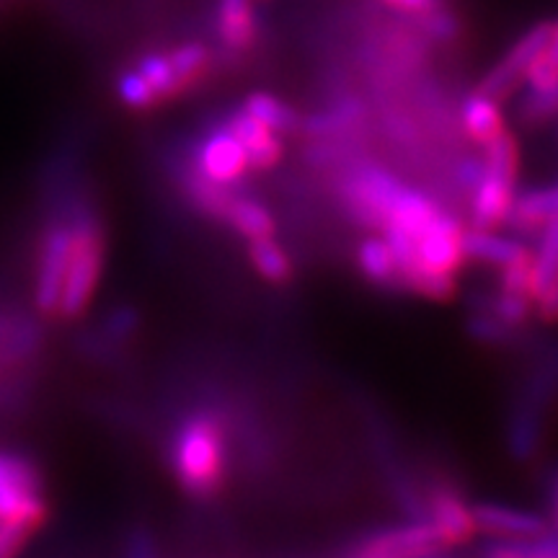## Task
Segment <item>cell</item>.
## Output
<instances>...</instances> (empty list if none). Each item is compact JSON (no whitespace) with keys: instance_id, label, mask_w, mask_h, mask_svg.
Returning <instances> with one entry per match:
<instances>
[{"instance_id":"6da1fadb","label":"cell","mask_w":558,"mask_h":558,"mask_svg":"<svg viewBox=\"0 0 558 558\" xmlns=\"http://www.w3.org/2000/svg\"><path fill=\"white\" fill-rule=\"evenodd\" d=\"M226 427L218 414L197 411L186 416L171 445V465L181 488L199 499L215 497L226 481Z\"/></svg>"},{"instance_id":"7a4b0ae2","label":"cell","mask_w":558,"mask_h":558,"mask_svg":"<svg viewBox=\"0 0 558 558\" xmlns=\"http://www.w3.org/2000/svg\"><path fill=\"white\" fill-rule=\"evenodd\" d=\"M70 226H73V241H70L65 288L58 313L62 318H75L86 311L104 267V228L99 215L88 207H78V213L70 218Z\"/></svg>"},{"instance_id":"3957f363","label":"cell","mask_w":558,"mask_h":558,"mask_svg":"<svg viewBox=\"0 0 558 558\" xmlns=\"http://www.w3.org/2000/svg\"><path fill=\"white\" fill-rule=\"evenodd\" d=\"M47 518L41 473L29 458L0 452V520L26 530L41 527Z\"/></svg>"},{"instance_id":"277c9868","label":"cell","mask_w":558,"mask_h":558,"mask_svg":"<svg viewBox=\"0 0 558 558\" xmlns=\"http://www.w3.org/2000/svg\"><path fill=\"white\" fill-rule=\"evenodd\" d=\"M401 186L403 181L383 166H360L347 177L344 186H341V197H344V205L360 226L383 230L390 202Z\"/></svg>"},{"instance_id":"5b68a950","label":"cell","mask_w":558,"mask_h":558,"mask_svg":"<svg viewBox=\"0 0 558 558\" xmlns=\"http://www.w3.org/2000/svg\"><path fill=\"white\" fill-rule=\"evenodd\" d=\"M550 34H554V21H538L533 24L525 34H520L509 50L501 54L499 62H494L486 70V75L481 78L478 88L481 94L492 96V99L505 101L514 94L520 86V81L525 78V70L533 65V60L546 50Z\"/></svg>"},{"instance_id":"8992f818","label":"cell","mask_w":558,"mask_h":558,"mask_svg":"<svg viewBox=\"0 0 558 558\" xmlns=\"http://www.w3.org/2000/svg\"><path fill=\"white\" fill-rule=\"evenodd\" d=\"M70 241H73L70 218H62L45 230V239L39 246L37 288H34V303H37L41 316H58L60 313V298L70 262Z\"/></svg>"},{"instance_id":"52a82bcc","label":"cell","mask_w":558,"mask_h":558,"mask_svg":"<svg viewBox=\"0 0 558 558\" xmlns=\"http://www.w3.org/2000/svg\"><path fill=\"white\" fill-rule=\"evenodd\" d=\"M445 548L429 520L380 530L354 550V558H432Z\"/></svg>"},{"instance_id":"ba28073f","label":"cell","mask_w":558,"mask_h":558,"mask_svg":"<svg viewBox=\"0 0 558 558\" xmlns=\"http://www.w3.org/2000/svg\"><path fill=\"white\" fill-rule=\"evenodd\" d=\"M194 163H197L194 171L220 186L241 184L251 171L246 150H243L239 137L228 130V124L220 130H213L202 140L197 153H194Z\"/></svg>"},{"instance_id":"9c48e42d","label":"cell","mask_w":558,"mask_h":558,"mask_svg":"<svg viewBox=\"0 0 558 558\" xmlns=\"http://www.w3.org/2000/svg\"><path fill=\"white\" fill-rule=\"evenodd\" d=\"M416 267L442 271V275H458L465 267L463 226L452 215L439 209L437 218L429 222V228L418 235Z\"/></svg>"},{"instance_id":"30bf717a","label":"cell","mask_w":558,"mask_h":558,"mask_svg":"<svg viewBox=\"0 0 558 558\" xmlns=\"http://www.w3.org/2000/svg\"><path fill=\"white\" fill-rule=\"evenodd\" d=\"M473 520H476V527L481 533L494 535L497 541H527L541 538V535L548 533V522L538 512L507 505H492V501L473 507Z\"/></svg>"},{"instance_id":"8fae6325","label":"cell","mask_w":558,"mask_h":558,"mask_svg":"<svg viewBox=\"0 0 558 558\" xmlns=\"http://www.w3.org/2000/svg\"><path fill=\"white\" fill-rule=\"evenodd\" d=\"M429 522L437 530L439 541L445 548L463 546L478 533L476 520H473V507L458 497L450 486H435L429 497Z\"/></svg>"},{"instance_id":"7c38bea8","label":"cell","mask_w":558,"mask_h":558,"mask_svg":"<svg viewBox=\"0 0 558 558\" xmlns=\"http://www.w3.org/2000/svg\"><path fill=\"white\" fill-rule=\"evenodd\" d=\"M228 130L239 137L243 150H246L248 169L269 171L284 158L282 137L269 128H264V124L259 120H254L243 107L230 114Z\"/></svg>"},{"instance_id":"4fadbf2b","label":"cell","mask_w":558,"mask_h":558,"mask_svg":"<svg viewBox=\"0 0 558 558\" xmlns=\"http://www.w3.org/2000/svg\"><path fill=\"white\" fill-rule=\"evenodd\" d=\"M471 199V222L473 228H499L507 226L509 213H512L514 199V181L488 177L484 173L476 186H473Z\"/></svg>"},{"instance_id":"5bb4252c","label":"cell","mask_w":558,"mask_h":558,"mask_svg":"<svg viewBox=\"0 0 558 558\" xmlns=\"http://www.w3.org/2000/svg\"><path fill=\"white\" fill-rule=\"evenodd\" d=\"M439 207L432 202L427 194L411 190V186L403 184L399 194H396L393 202H390L388 218L383 230H396V233L409 235V239L418 241V235L429 228V222L437 218Z\"/></svg>"},{"instance_id":"9a60e30c","label":"cell","mask_w":558,"mask_h":558,"mask_svg":"<svg viewBox=\"0 0 558 558\" xmlns=\"http://www.w3.org/2000/svg\"><path fill=\"white\" fill-rule=\"evenodd\" d=\"M460 122H463V132L469 135L471 143L481 145V148H484L488 140H494L499 132L507 130L505 114H501V101L481 94V90H473L463 99Z\"/></svg>"},{"instance_id":"2e32d148","label":"cell","mask_w":558,"mask_h":558,"mask_svg":"<svg viewBox=\"0 0 558 558\" xmlns=\"http://www.w3.org/2000/svg\"><path fill=\"white\" fill-rule=\"evenodd\" d=\"M525 248L527 246H522L520 241L507 239V235H499L497 230H492V228L463 230L465 262H476V264H486V267L501 269L505 264L518 259Z\"/></svg>"},{"instance_id":"e0dca14e","label":"cell","mask_w":558,"mask_h":558,"mask_svg":"<svg viewBox=\"0 0 558 558\" xmlns=\"http://www.w3.org/2000/svg\"><path fill=\"white\" fill-rule=\"evenodd\" d=\"M218 37L230 52H246L256 39L254 0H220Z\"/></svg>"},{"instance_id":"ac0fdd59","label":"cell","mask_w":558,"mask_h":558,"mask_svg":"<svg viewBox=\"0 0 558 558\" xmlns=\"http://www.w3.org/2000/svg\"><path fill=\"white\" fill-rule=\"evenodd\" d=\"M554 218H558V184L520 194L509 213L507 226L518 233H541V228Z\"/></svg>"},{"instance_id":"d6986e66","label":"cell","mask_w":558,"mask_h":558,"mask_svg":"<svg viewBox=\"0 0 558 558\" xmlns=\"http://www.w3.org/2000/svg\"><path fill=\"white\" fill-rule=\"evenodd\" d=\"M357 267L369 282L380 284V288L399 284V264H396L393 251H390L388 241L378 239V235H369L360 243Z\"/></svg>"},{"instance_id":"ffe728a7","label":"cell","mask_w":558,"mask_h":558,"mask_svg":"<svg viewBox=\"0 0 558 558\" xmlns=\"http://www.w3.org/2000/svg\"><path fill=\"white\" fill-rule=\"evenodd\" d=\"M226 222L246 241L269 239V235H275V228H277V222L271 218L269 209L264 207L262 202L248 199V197H233V205L228 209Z\"/></svg>"},{"instance_id":"44dd1931","label":"cell","mask_w":558,"mask_h":558,"mask_svg":"<svg viewBox=\"0 0 558 558\" xmlns=\"http://www.w3.org/2000/svg\"><path fill=\"white\" fill-rule=\"evenodd\" d=\"M243 109L248 111L254 120H259L264 128H269L277 135H290V132L300 130V117L292 111L282 99L267 90H254L243 101Z\"/></svg>"},{"instance_id":"7402d4cb","label":"cell","mask_w":558,"mask_h":558,"mask_svg":"<svg viewBox=\"0 0 558 558\" xmlns=\"http://www.w3.org/2000/svg\"><path fill=\"white\" fill-rule=\"evenodd\" d=\"M558 282V218L548 220L538 233V248L533 251V303L541 292Z\"/></svg>"},{"instance_id":"603a6c76","label":"cell","mask_w":558,"mask_h":558,"mask_svg":"<svg viewBox=\"0 0 558 558\" xmlns=\"http://www.w3.org/2000/svg\"><path fill=\"white\" fill-rule=\"evenodd\" d=\"M248 259L269 284H288L292 279V259L288 251L275 241V235L248 241Z\"/></svg>"},{"instance_id":"cb8c5ba5","label":"cell","mask_w":558,"mask_h":558,"mask_svg":"<svg viewBox=\"0 0 558 558\" xmlns=\"http://www.w3.org/2000/svg\"><path fill=\"white\" fill-rule=\"evenodd\" d=\"M481 163H484V173H488V177L518 181V173H520L518 137H514L509 130H505V132H499L494 140H488V143L484 145Z\"/></svg>"},{"instance_id":"d4e9b609","label":"cell","mask_w":558,"mask_h":558,"mask_svg":"<svg viewBox=\"0 0 558 558\" xmlns=\"http://www.w3.org/2000/svg\"><path fill=\"white\" fill-rule=\"evenodd\" d=\"M184 186H186V194H190L194 207H199L202 213L209 215V218L226 222L228 209H230V205H233V197H235V194H230L228 186L215 184V181L205 179L197 171H192L190 177H186Z\"/></svg>"},{"instance_id":"484cf974","label":"cell","mask_w":558,"mask_h":558,"mask_svg":"<svg viewBox=\"0 0 558 558\" xmlns=\"http://www.w3.org/2000/svg\"><path fill=\"white\" fill-rule=\"evenodd\" d=\"M169 60L173 65V73H177L181 94H186L192 86L205 81L209 70V50L202 41H186V45L173 47L169 52Z\"/></svg>"},{"instance_id":"4316f807","label":"cell","mask_w":558,"mask_h":558,"mask_svg":"<svg viewBox=\"0 0 558 558\" xmlns=\"http://www.w3.org/2000/svg\"><path fill=\"white\" fill-rule=\"evenodd\" d=\"M137 73L148 81V86L156 90L158 101L179 99L181 88L169 60V52H148L137 60Z\"/></svg>"},{"instance_id":"83f0119b","label":"cell","mask_w":558,"mask_h":558,"mask_svg":"<svg viewBox=\"0 0 558 558\" xmlns=\"http://www.w3.org/2000/svg\"><path fill=\"white\" fill-rule=\"evenodd\" d=\"M399 284L411 292H416V295L435 300V303H445V300H450L458 290L456 275H442V271H429L422 267H414L411 271H407Z\"/></svg>"},{"instance_id":"f1b7e54d","label":"cell","mask_w":558,"mask_h":558,"mask_svg":"<svg viewBox=\"0 0 558 558\" xmlns=\"http://www.w3.org/2000/svg\"><path fill=\"white\" fill-rule=\"evenodd\" d=\"M481 308L492 311L499 320H505L507 326L518 329V326H525L530 316H533V300L525 295H514V292L501 290L499 295L481 300Z\"/></svg>"},{"instance_id":"f546056e","label":"cell","mask_w":558,"mask_h":558,"mask_svg":"<svg viewBox=\"0 0 558 558\" xmlns=\"http://www.w3.org/2000/svg\"><path fill=\"white\" fill-rule=\"evenodd\" d=\"M558 117V83L546 88L527 86L520 101V120L525 124H543Z\"/></svg>"},{"instance_id":"4dcf8cb0","label":"cell","mask_w":558,"mask_h":558,"mask_svg":"<svg viewBox=\"0 0 558 558\" xmlns=\"http://www.w3.org/2000/svg\"><path fill=\"white\" fill-rule=\"evenodd\" d=\"M486 558H558V538H527V541H499L486 550Z\"/></svg>"},{"instance_id":"1f68e13d","label":"cell","mask_w":558,"mask_h":558,"mask_svg":"<svg viewBox=\"0 0 558 558\" xmlns=\"http://www.w3.org/2000/svg\"><path fill=\"white\" fill-rule=\"evenodd\" d=\"M117 94H120L124 107H130V109L143 111V109H150V107H156V104H160L156 90L148 86V81H145L135 68L124 70L120 78H117Z\"/></svg>"},{"instance_id":"d6a6232c","label":"cell","mask_w":558,"mask_h":558,"mask_svg":"<svg viewBox=\"0 0 558 558\" xmlns=\"http://www.w3.org/2000/svg\"><path fill=\"white\" fill-rule=\"evenodd\" d=\"M469 331L471 337H476L484 344H505L512 339V326H507L505 320H499L492 311L476 308V313L469 318Z\"/></svg>"},{"instance_id":"836d02e7","label":"cell","mask_w":558,"mask_h":558,"mask_svg":"<svg viewBox=\"0 0 558 558\" xmlns=\"http://www.w3.org/2000/svg\"><path fill=\"white\" fill-rule=\"evenodd\" d=\"M416 21H418V26L424 29V34L432 39H437V41H456L458 39V19L452 16L445 5L442 9L427 13V16L416 19Z\"/></svg>"},{"instance_id":"e575fe53","label":"cell","mask_w":558,"mask_h":558,"mask_svg":"<svg viewBox=\"0 0 558 558\" xmlns=\"http://www.w3.org/2000/svg\"><path fill=\"white\" fill-rule=\"evenodd\" d=\"M29 535L32 530H26L24 525L0 520V558H16Z\"/></svg>"},{"instance_id":"d590c367","label":"cell","mask_w":558,"mask_h":558,"mask_svg":"<svg viewBox=\"0 0 558 558\" xmlns=\"http://www.w3.org/2000/svg\"><path fill=\"white\" fill-rule=\"evenodd\" d=\"M383 5H388V9L403 13V16H414V19H422L427 16V13L442 9L445 0H380Z\"/></svg>"},{"instance_id":"8d00e7d4","label":"cell","mask_w":558,"mask_h":558,"mask_svg":"<svg viewBox=\"0 0 558 558\" xmlns=\"http://www.w3.org/2000/svg\"><path fill=\"white\" fill-rule=\"evenodd\" d=\"M548 499H550V509H554V520L558 527V469L554 471V476L548 481Z\"/></svg>"},{"instance_id":"74e56055","label":"cell","mask_w":558,"mask_h":558,"mask_svg":"<svg viewBox=\"0 0 558 558\" xmlns=\"http://www.w3.org/2000/svg\"><path fill=\"white\" fill-rule=\"evenodd\" d=\"M548 52L554 54L558 60V21H554V34H550V41H548Z\"/></svg>"}]
</instances>
